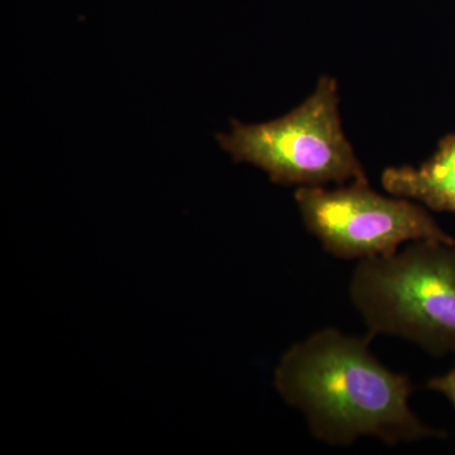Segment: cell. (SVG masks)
Segmentation results:
<instances>
[{
    "instance_id": "3957f363",
    "label": "cell",
    "mask_w": 455,
    "mask_h": 455,
    "mask_svg": "<svg viewBox=\"0 0 455 455\" xmlns=\"http://www.w3.org/2000/svg\"><path fill=\"white\" fill-rule=\"evenodd\" d=\"M217 140L235 163L253 164L283 187L368 181L341 128L338 83L331 76H323L315 92L286 116L260 124L232 121V132Z\"/></svg>"
},
{
    "instance_id": "7a4b0ae2",
    "label": "cell",
    "mask_w": 455,
    "mask_h": 455,
    "mask_svg": "<svg viewBox=\"0 0 455 455\" xmlns=\"http://www.w3.org/2000/svg\"><path fill=\"white\" fill-rule=\"evenodd\" d=\"M349 299L371 337L400 338L435 357L455 355V241L411 242L358 260Z\"/></svg>"
},
{
    "instance_id": "5b68a950",
    "label": "cell",
    "mask_w": 455,
    "mask_h": 455,
    "mask_svg": "<svg viewBox=\"0 0 455 455\" xmlns=\"http://www.w3.org/2000/svg\"><path fill=\"white\" fill-rule=\"evenodd\" d=\"M381 184L390 196L455 214V133L440 140L435 154L419 166L387 167Z\"/></svg>"
},
{
    "instance_id": "6da1fadb",
    "label": "cell",
    "mask_w": 455,
    "mask_h": 455,
    "mask_svg": "<svg viewBox=\"0 0 455 455\" xmlns=\"http://www.w3.org/2000/svg\"><path fill=\"white\" fill-rule=\"evenodd\" d=\"M372 338L335 328L315 331L284 353L275 387L304 415L311 435L331 447H349L364 436L391 447L445 438V431L412 411L411 379L373 355Z\"/></svg>"
},
{
    "instance_id": "8992f818",
    "label": "cell",
    "mask_w": 455,
    "mask_h": 455,
    "mask_svg": "<svg viewBox=\"0 0 455 455\" xmlns=\"http://www.w3.org/2000/svg\"><path fill=\"white\" fill-rule=\"evenodd\" d=\"M427 387L430 391L439 392L440 395H443L455 410V362L454 366L447 373L430 379Z\"/></svg>"
},
{
    "instance_id": "277c9868",
    "label": "cell",
    "mask_w": 455,
    "mask_h": 455,
    "mask_svg": "<svg viewBox=\"0 0 455 455\" xmlns=\"http://www.w3.org/2000/svg\"><path fill=\"white\" fill-rule=\"evenodd\" d=\"M295 202L307 229L335 259H370L411 242L455 241L421 204L382 196L368 181L298 188Z\"/></svg>"
}]
</instances>
